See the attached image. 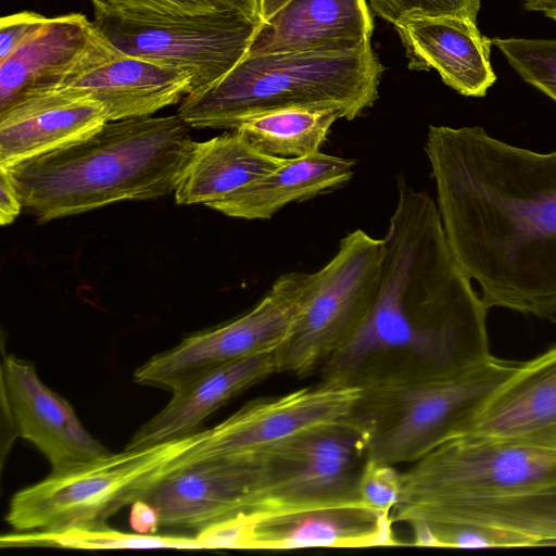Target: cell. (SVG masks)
Wrapping results in <instances>:
<instances>
[{
    "label": "cell",
    "instance_id": "cell-1",
    "mask_svg": "<svg viewBox=\"0 0 556 556\" xmlns=\"http://www.w3.org/2000/svg\"><path fill=\"white\" fill-rule=\"evenodd\" d=\"M425 152L450 250L488 308L556 317V152L430 125Z\"/></svg>",
    "mask_w": 556,
    "mask_h": 556
},
{
    "label": "cell",
    "instance_id": "cell-2",
    "mask_svg": "<svg viewBox=\"0 0 556 556\" xmlns=\"http://www.w3.org/2000/svg\"><path fill=\"white\" fill-rule=\"evenodd\" d=\"M383 240L375 303L354 336L323 365V379L353 381L369 362L390 353L457 370L486 361L489 308L450 250L437 203L403 177Z\"/></svg>",
    "mask_w": 556,
    "mask_h": 556
},
{
    "label": "cell",
    "instance_id": "cell-3",
    "mask_svg": "<svg viewBox=\"0 0 556 556\" xmlns=\"http://www.w3.org/2000/svg\"><path fill=\"white\" fill-rule=\"evenodd\" d=\"M177 115L112 121L91 135L8 167L39 222L175 191L195 141Z\"/></svg>",
    "mask_w": 556,
    "mask_h": 556
},
{
    "label": "cell",
    "instance_id": "cell-4",
    "mask_svg": "<svg viewBox=\"0 0 556 556\" xmlns=\"http://www.w3.org/2000/svg\"><path fill=\"white\" fill-rule=\"evenodd\" d=\"M383 70L371 43L343 52L247 53L217 83L186 96L178 115L197 129H235L288 108H331L352 121L377 100Z\"/></svg>",
    "mask_w": 556,
    "mask_h": 556
},
{
    "label": "cell",
    "instance_id": "cell-5",
    "mask_svg": "<svg viewBox=\"0 0 556 556\" xmlns=\"http://www.w3.org/2000/svg\"><path fill=\"white\" fill-rule=\"evenodd\" d=\"M388 374H361L363 396L354 412L368 433L367 458L396 466L414 463L442 442L466 431L488 396L517 368L492 356L467 369L451 370L408 355Z\"/></svg>",
    "mask_w": 556,
    "mask_h": 556
},
{
    "label": "cell",
    "instance_id": "cell-6",
    "mask_svg": "<svg viewBox=\"0 0 556 556\" xmlns=\"http://www.w3.org/2000/svg\"><path fill=\"white\" fill-rule=\"evenodd\" d=\"M200 431L167 442L109 453L67 470L51 472L10 500L7 523L14 531L97 527L186 464Z\"/></svg>",
    "mask_w": 556,
    "mask_h": 556
},
{
    "label": "cell",
    "instance_id": "cell-7",
    "mask_svg": "<svg viewBox=\"0 0 556 556\" xmlns=\"http://www.w3.org/2000/svg\"><path fill=\"white\" fill-rule=\"evenodd\" d=\"M401 477L391 518L409 525L444 506L556 489V451L462 433L414 462Z\"/></svg>",
    "mask_w": 556,
    "mask_h": 556
},
{
    "label": "cell",
    "instance_id": "cell-8",
    "mask_svg": "<svg viewBox=\"0 0 556 556\" xmlns=\"http://www.w3.org/2000/svg\"><path fill=\"white\" fill-rule=\"evenodd\" d=\"M367 444L368 433L353 414L250 456V490L242 514L265 516L363 505L358 479Z\"/></svg>",
    "mask_w": 556,
    "mask_h": 556
},
{
    "label": "cell",
    "instance_id": "cell-9",
    "mask_svg": "<svg viewBox=\"0 0 556 556\" xmlns=\"http://www.w3.org/2000/svg\"><path fill=\"white\" fill-rule=\"evenodd\" d=\"M384 255L383 238L362 229L340 240L333 257L316 271L293 333L275 352L278 372L306 377L354 336L377 298Z\"/></svg>",
    "mask_w": 556,
    "mask_h": 556
},
{
    "label": "cell",
    "instance_id": "cell-10",
    "mask_svg": "<svg viewBox=\"0 0 556 556\" xmlns=\"http://www.w3.org/2000/svg\"><path fill=\"white\" fill-rule=\"evenodd\" d=\"M315 282L316 273L280 275L250 311L150 357L135 370V382L174 392L214 367L276 351L293 333Z\"/></svg>",
    "mask_w": 556,
    "mask_h": 556
},
{
    "label": "cell",
    "instance_id": "cell-11",
    "mask_svg": "<svg viewBox=\"0 0 556 556\" xmlns=\"http://www.w3.org/2000/svg\"><path fill=\"white\" fill-rule=\"evenodd\" d=\"M92 22L118 50L188 73L189 94L228 74L248 53L262 23L236 10L153 20L94 16Z\"/></svg>",
    "mask_w": 556,
    "mask_h": 556
},
{
    "label": "cell",
    "instance_id": "cell-12",
    "mask_svg": "<svg viewBox=\"0 0 556 556\" xmlns=\"http://www.w3.org/2000/svg\"><path fill=\"white\" fill-rule=\"evenodd\" d=\"M362 396L358 381H321L249 402L215 427L203 429L186 463L215 456H254L308 429L350 418Z\"/></svg>",
    "mask_w": 556,
    "mask_h": 556
},
{
    "label": "cell",
    "instance_id": "cell-13",
    "mask_svg": "<svg viewBox=\"0 0 556 556\" xmlns=\"http://www.w3.org/2000/svg\"><path fill=\"white\" fill-rule=\"evenodd\" d=\"M391 514L364 505H344L256 516L238 514L204 531L215 548L294 549L364 548L402 543L392 531Z\"/></svg>",
    "mask_w": 556,
    "mask_h": 556
},
{
    "label": "cell",
    "instance_id": "cell-14",
    "mask_svg": "<svg viewBox=\"0 0 556 556\" xmlns=\"http://www.w3.org/2000/svg\"><path fill=\"white\" fill-rule=\"evenodd\" d=\"M1 406L9 437L35 445L49 460L51 472L110 453L87 431L72 405L41 381L35 365L12 354L2 356Z\"/></svg>",
    "mask_w": 556,
    "mask_h": 556
},
{
    "label": "cell",
    "instance_id": "cell-15",
    "mask_svg": "<svg viewBox=\"0 0 556 556\" xmlns=\"http://www.w3.org/2000/svg\"><path fill=\"white\" fill-rule=\"evenodd\" d=\"M59 89L96 100L112 122L150 116L181 102L191 91V76L118 50L94 26L86 51Z\"/></svg>",
    "mask_w": 556,
    "mask_h": 556
},
{
    "label": "cell",
    "instance_id": "cell-16",
    "mask_svg": "<svg viewBox=\"0 0 556 556\" xmlns=\"http://www.w3.org/2000/svg\"><path fill=\"white\" fill-rule=\"evenodd\" d=\"M249 456H215L186 463L144 497L160 525L201 531L244 510L250 490Z\"/></svg>",
    "mask_w": 556,
    "mask_h": 556
},
{
    "label": "cell",
    "instance_id": "cell-17",
    "mask_svg": "<svg viewBox=\"0 0 556 556\" xmlns=\"http://www.w3.org/2000/svg\"><path fill=\"white\" fill-rule=\"evenodd\" d=\"M413 71L435 70L465 97H484L496 81L491 39L468 17L409 15L393 25Z\"/></svg>",
    "mask_w": 556,
    "mask_h": 556
},
{
    "label": "cell",
    "instance_id": "cell-18",
    "mask_svg": "<svg viewBox=\"0 0 556 556\" xmlns=\"http://www.w3.org/2000/svg\"><path fill=\"white\" fill-rule=\"evenodd\" d=\"M464 433L556 451V345L519 363L479 407Z\"/></svg>",
    "mask_w": 556,
    "mask_h": 556
},
{
    "label": "cell",
    "instance_id": "cell-19",
    "mask_svg": "<svg viewBox=\"0 0 556 556\" xmlns=\"http://www.w3.org/2000/svg\"><path fill=\"white\" fill-rule=\"evenodd\" d=\"M367 0H289L261 23L248 53L343 52L371 43Z\"/></svg>",
    "mask_w": 556,
    "mask_h": 556
},
{
    "label": "cell",
    "instance_id": "cell-20",
    "mask_svg": "<svg viewBox=\"0 0 556 556\" xmlns=\"http://www.w3.org/2000/svg\"><path fill=\"white\" fill-rule=\"evenodd\" d=\"M103 106L88 96L56 89L0 112V167L85 138L106 124Z\"/></svg>",
    "mask_w": 556,
    "mask_h": 556
},
{
    "label": "cell",
    "instance_id": "cell-21",
    "mask_svg": "<svg viewBox=\"0 0 556 556\" xmlns=\"http://www.w3.org/2000/svg\"><path fill=\"white\" fill-rule=\"evenodd\" d=\"M276 351L254 353L214 367L172 392L169 402L141 425L125 448H140L193 434L219 407L278 374Z\"/></svg>",
    "mask_w": 556,
    "mask_h": 556
},
{
    "label": "cell",
    "instance_id": "cell-22",
    "mask_svg": "<svg viewBox=\"0 0 556 556\" xmlns=\"http://www.w3.org/2000/svg\"><path fill=\"white\" fill-rule=\"evenodd\" d=\"M94 31L80 13L49 17L0 61V112L27 98L59 89Z\"/></svg>",
    "mask_w": 556,
    "mask_h": 556
},
{
    "label": "cell",
    "instance_id": "cell-23",
    "mask_svg": "<svg viewBox=\"0 0 556 556\" xmlns=\"http://www.w3.org/2000/svg\"><path fill=\"white\" fill-rule=\"evenodd\" d=\"M355 162L320 151L288 159L279 168L247 185L211 208L244 219H268L286 205L331 192L348 184Z\"/></svg>",
    "mask_w": 556,
    "mask_h": 556
},
{
    "label": "cell",
    "instance_id": "cell-24",
    "mask_svg": "<svg viewBox=\"0 0 556 556\" xmlns=\"http://www.w3.org/2000/svg\"><path fill=\"white\" fill-rule=\"evenodd\" d=\"M287 160L261 152L233 129L195 142L174 191L176 203L211 207L279 168Z\"/></svg>",
    "mask_w": 556,
    "mask_h": 556
},
{
    "label": "cell",
    "instance_id": "cell-25",
    "mask_svg": "<svg viewBox=\"0 0 556 556\" xmlns=\"http://www.w3.org/2000/svg\"><path fill=\"white\" fill-rule=\"evenodd\" d=\"M415 522L482 526L519 536L528 546L556 544V489L444 506Z\"/></svg>",
    "mask_w": 556,
    "mask_h": 556
},
{
    "label": "cell",
    "instance_id": "cell-26",
    "mask_svg": "<svg viewBox=\"0 0 556 556\" xmlns=\"http://www.w3.org/2000/svg\"><path fill=\"white\" fill-rule=\"evenodd\" d=\"M340 118L341 112L331 108H288L250 116L233 130L265 154L296 159L320 151Z\"/></svg>",
    "mask_w": 556,
    "mask_h": 556
},
{
    "label": "cell",
    "instance_id": "cell-27",
    "mask_svg": "<svg viewBox=\"0 0 556 556\" xmlns=\"http://www.w3.org/2000/svg\"><path fill=\"white\" fill-rule=\"evenodd\" d=\"M0 544L2 547L46 546L72 549H203L195 536L128 533L113 529L108 525L54 531H16L2 535Z\"/></svg>",
    "mask_w": 556,
    "mask_h": 556
},
{
    "label": "cell",
    "instance_id": "cell-28",
    "mask_svg": "<svg viewBox=\"0 0 556 556\" xmlns=\"http://www.w3.org/2000/svg\"><path fill=\"white\" fill-rule=\"evenodd\" d=\"M509 65L528 84L556 102V40L491 39Z\"/></svg>",
    "mask_w": 556,
    "mask_h": 556
},
{
    "label": "cell",
    "instance_id": "cell-29",
    "mask_svg": "<svg viewBox=\"0 0 556 556\" xmlns=\"http://www.w3.org/2000/svg\"><path fill=\"white\" fill-rule=\"evenodd\" d=\"M413 530L415 546L421 547H521L528 546L519 536L492 528L443 522H414Z\"/></svg>",
    "mask_w": 556,
    "mask_h": 556
},
{
    "label": "cell",
    "instance_id": "cell-30",
    "mask_svg": "<svg viewBox=\"0 0 556 556\" xmlns=\"http://www.w3.org/2000/svg\"><path fill=\"white\" fill-rule=\"evenodd\" d=\"M94 16L153 20L193 16L230 10L215 0H90Z\"/></svg>",
    "mask_w": 556,
    "mask_h": 556
},
{
    "label": "cell",
    "instance_id": "cell-31",
    "mask_svg": "<svg viewBox=\"0 0 556 556\" xmlns=\"http://www.w3.org/2000/svg\"><path fill=\"white\" fill-rule=\"evenodd\" d=\"M372 13L394 25L409 15L468 17L477 22L481 0H367Z\"/></svg>",
    "mask_w": 556,
    "mask_h": 556
},
{
    "label": "cell",
    "instance_id": "cell-32",
    "mask_svg": "<svg viewBox=\"0 0 556 556\" xmlns=\"http://www.w3.org/2000/svg\"><path fill=\"white\" fill-rule=\"evenodd\" d=\"M402 472L395 466L366 458L358 479V495L366 507L391 514L402 488Z\"/></svg>",
    "mask_w": 556,
    "mask_h": 556
},
{
    "label": "cell",
    "instance_id": "cell-33",
    "mask_svg": "<svg viewBox=\"0 0 556 556\" xmlns=\"http://www.w3.org/2000/svg\"><path fill=\"white\" fill-rule=\"evenodd\" d=\"M48 18L31 11L3 16L0 21V61L39 29Z\"/></svg>",
    "mask_w": 556,
    "mask_h": 556
},
{
    "label": "cell",
    "instance_id": "cell-34",
    "mask_svg": "<svg viewBox=\"0 0 556 556\" xmlns=\"http://www.w3.org/2000/svg\"><path fill=\"white\" fill-rule=\"evenodd\" d=\"M23 207L20 194L9 172L0 167V223L9 225L17 217Z\"/></svg>",
    "mask_w": 556,
    "mask_h": 556
},
{
    "label": "cell",
    "instance_id": "cell-35",
    "mask_svg": "<svg viewBox=\"0 0 556 556\" xmlns=\"http://www.w3.org/2000/svg\"><path fill=\"white\" fill-rule=\"evenodd\" d=\"M129 526L137 533L153 534L161 527L159 511L146 500H137L130 505Z\"/></svg>",
    "mask_w": 556,
    "mask_h": 556
},
{
    "label": "cell",
    "instance_id": "cell-36",
    "mask_svg": "<svg viewBox=\"0 0 556 556\" xmlns=\"http://www.w3.org/2000/svg\"><path fill=\"white\" fill-rule=\"evenodd\" d=\"M227 9L236 10L248 14L260 21L258 0H215Z\"/></svg>",
    "mask_w": 556,
    "mask_h": 556
},
{
    "label": "cell",
    "instance_id": "cell-37",
    "mask_svg": "<svg viewBox=\"0 0 556 556\" xmlns=\"http://www.w3.org/2000/svg\"><path fill=\"white\" fill-rule=\"evenodd\" d=\"M522 7L527 11L541 12L556 21V0H523Z\"/></svg>",
    "mask_w": 556,
    "mask_h": 556
},
{
    "label": "cell",
    "instance_id": "cell-38",
    "mask_svg": "<svg viewBox=\"0 0 556 556\" xmlns=\"http://www.w3.org/2000/svg\"><path fill=\"white\" fill-rule=\"evenodd\" d=\"M289 0H258L260 16L262 22L271 17Z\"/></svg>",
    "mask_w": 556,
    "mask_h": 556
}]
</instances>
